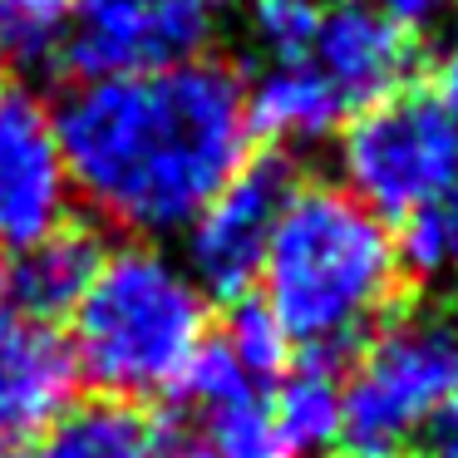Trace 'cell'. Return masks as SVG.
Segmentation results:
<instances>
[{
  "label": "cell",
  "instance_id": "cell-19",
  "mask_svg": "<svg viewBox=\"0 0 458 458\" xmlns=\"http://www.w3.org/2000/svg\"><path fill=\"white\" fill-rule=\"evenodd\" d=\"M217 340H222V345H227L232 355H237L267 389L276 385V375L291 365V355H296V350H291V340L281 335V326L267 316V306H261V301H237L227 330H217Z\"/></svg>",
  "mask_w": 458,
  "mask_h": 458
},
{
  "label": "cell",
  "instance_id": "cell-14",
  "mask_svg": "<svg viewBox=\"0 0 458 458\" xmlns=\"http://www.w3.org/2000/svg\"><path fill=\"white\" fill-rule=\"evenodd\" d=\"M267 409L276 419L281 438L291 454H326L340 434H345V399H340V369L326 355H306L296 365L291 360L267 389Z\"/></svg>",
  "mask_w": 458,
  "mask_h": 458
},
{
  "label": "cell",
  "instance_id": "cell-7",
  "mask_svg": "<svg viewBox=\"0 0 458 458\" xmlns=\"http://www.w3.org/2000/svg\"><path fill=\"white\" fill-rule=\"evenodd\" d=\"M291 173L281 163H242V173L182 227V267L202 286V296L247 301L267 261L276 217L291 198Z\"/></svg>",
  "mask_w": 458,
  "mask_h": 458
},
{
  "label": "cell",
  "instance_id": "cell-25",
  "mask_svg": "<svg viewBox=\"0 0 458 458\" xmlns=\"http://www.w3.org/2000/svg\"><path fill=\"white\" fill-rule=\"evenodd\" d=\"M80 5H114V0H74V11H80Z\"/></svg>",
  "mask_w": 458,
  "mask_h": 458
},
{
  "label": "cell",
  "instance_id": "cell-17",
  "mask_svg": "<svg viewBox=\"0 0 458 458\" xmlns=\"http://www.w3.org/2000/svg\"><path fill=\"white\" fill-rule=\"evenodd\" d=\"M399 257H404V271L458 281V182L434 202V208H424L414 222H404Z\"/></svg>",
  "mask_w": 458,
  "mask_h": 458
},
{
  "label": "cell",
  "instance_id": "cell-15",
  "mask_svg": "<svg viewBox=\"0 0 458 458\" xmlns=\"http://www.w3.org/2000/svg\"><path fill=\"white\" fill-rule=\"evenodd\" d=\"M198 419V448L202 458H296L281 438L276 419L267 409V394L237 399V404L208 409Z\"/></svg>",
  "mask_w": 458,
  "mask_h": 458
},
{
  "label": "cell",
  "instance_id": "cell-2",
  "mask_svg": "<svg viewBox=\"0 0 458 458\" xmlns=\"http://www.w3.org/2000/svg\"><path fill=\"white\" fill-rule=\"evenodd\" d=\"M261 306L291 350L335 360L389 320L404 257L389 222L340 182H296L261 261Z\"/></svg>",
  "mask_w": 458,
  "mask_h": 458
},
{
  "label": "cell",
  "instance_id": "cell-20",
  "mask_svg": "<svg viewBox=\"0 0 458 458\" xmlns=\"http://www.w3.org/2000/svg\"><path fill=\"white\" fill-rule=\"evenodd\" d=\"M369 5H375L385 21H394L404 35H424L458 11V0H369Z\"/></svg>",
  "mask_w": 458,
  "mask_h": 458
},
{
  "label": "cell",
  "instance_id": "cell-23",
  "mask_svg": "<svg viewBox=\"0 0 458 458\" xmlns=\"http://www.w3.org/2000/svg\"><path fill=\"white\" fill-rule=\"evenodd\" d=\"M316 458H399V454H365V448H326V454H316Z\"/></svg>",
  "mask_w": 458,
  "mask_h": 458
},
{
  "label": "cell",
  "instance_id": "cell-3",
  "mask_svg": "<svg viewBox=\"0 0 458 458\" xmlns=\"http://www.w3.org/2000/svg\"><path fill=\"white\" fill-rule=\"evenodd\" d=\"M212 335V301L173 251L123 242L104 251L89 291L70 310L74 379L99 399L143 404L178 394L192 355Z\"/></svg>",
  "mask_w": 458,
  "mask_h": 458
},
{
  "label": "cell",
  "instance_id": "cell-12",
  "mask_svg": "<svg viewBox=\"0 0 458 458\" xmlns=\"http://www.w3.org/2000/svg\"><path fill=\"white\" fill-rule=\"evenodd\" d=\"M242 94H247V129L281 148H310L345 123V104L310 70V60L261 64L242 84Z\"/></svg>",
  "mask_w": 458,
  "mask_h": 458
},
{
  "label": "cell",
  "instance_id": "cell-16",
  "mask_svg": "<svg viewBox=\"0 0 458 458\" xmlns=\"http://www.w3.org/2000/svg\"><path fill=\"white\" fill-rule=\"evenodd\" d=\"M74 0H0V60L40 64L64 50Z\"/></svg>",
  "mask_w": 458,
  "mask_h": 458
},
{
  "label": "cell",
  "instance_id": "cell-26",
  "mask_svg": "<svg viewBox=\"0 0 458 458\" xmlns=\"http://www.w3.org/2000/svg\"><path fill=\"white\" fill-rule=\"evenodd\" d=\"M0 458H15V448H0Z\"/></svg>",
  "mask_w": 458,
  "mask_h": 458
},
{
  "label": "cell",
  "instance_id": "cell-1",
  "mask_svg": "<svg viewBox=\"0 0 458 458\" xmlns=\"http://www.w3.org/2000/svg\"><path fill=\"white\" fill-rule=\"evenodd\" d=\"M50 119L70 192L133 242L182 232L251 163L242 74L222 60L80 80Z\"/></svg>",
  "mask_w": 458,
  "mask_h": 458
},
{
  "label": "cell",
  "instance_id": "cell-10",
  "mask_svg": "<svg viewBox=\"0 0 458 458\" xmlns=\"http://www.w3.org/2000/svg\"><path fill=\"white\" fill-rule=\"evenodd\" d=\"M74 360L55 326L0 296V448L35 438L74 394Z\"/></svg>",
  "mask_w": 458,
  "mask_h": 458
},
{
  "label": "cell",
  "instance_id": "cell-9",
  "mask_svg": "<svg viewBox=\"0 0 458 458\" xmlns=\"http://www.w3.org/2000/svg\"><path fill=\"white\" fill-rule=\"evenodd\" d=\"M306 60L345 104V114H360L409 89L419 70V45L394 21H385L369 0H330L316 15Z\"/></svg>",
  "mask_w": 458,
  "mask_h": 458
},
{
  "label": "cell",
  "instance_id": "cell-4",
  "mask_svg": "<svg viewBox=\"0 0 458 458\" xmlns=\"http://www.w3.org/2000/svg\"><path fill=\"white\" fill-rule=\"evenodd\" d=\"M340 188L379 222H414L458 182V109L438 89H399L350 114Z\"/></svg>",
  "mask_w": 458,
  "mask_h": 458
},
{
  "label": "cell",
  "instance_id": "cell-18",
  "mask_svg": "<svg viewBox=\"0 0 458 458\" xmlns=\"http://www.w3.org/2000/svg\"><path fill=\"white\" fill-rule=\"evenodd\" d=\"M320 0H251L247 35L257 45L261 64H291L306 60L310 35H316Z\"/></svg>",
  "mask_w": 458,
  "mask_h": 458
},
{
  "label": "cell",
  "instance_id": "cell-24",
  "mask_svg": "<svg viewBox=\"0 0 458 458\" xmlns=\"http://www.w3.org/2000/svg\"><path fill=\"white\" fill-rule=\"evenodd\" d=\"M448 340H454V365H458V316L448 320Z\"/></svg>",
  "mask_w": 458,
  "mask_h": 458
},
{
  "label": "cell",
  "instance_id": "cell-6",
  "mask_svg": "<svg viewBox=\"0 0 458 458\" xmlns=\"http://www.w3.org/2000/svg\"><path fill=\"white\" fill-rule=\"evenodd\" d=\"M232 0H114L80 5L64 40V60L80 80L153 74L208 60V45L227 25Z\"/></svg>",
  "mask_w": 458,
  "mask_h": 458
},
{
  "label": "cell",
  "instance_id": "cell-21",
  "mask_svg": "<svg viewBox=\"0 0 458 458\" xmlns=\"http://www.w3.org/2000/svg\"><path fill=\"white\" fill-rule=\"evenodd\" d=\"M419 448H424V458H458V399H448L428 419V428L419 434Z\"/></svg>",
  "mask_w": 458,
  "mask_h": 458
},
{
  "label": "cell",
  "instance_id": "cell-11",
  "mask_svg": "<svg viewBox=\"0 0 458 458\" xmlns=\"http://www.w3.org/2000/svg\"><path fill=\"white\" fill-rule=\"evenodd\" d=\"M104 261V242L89 227H55L50 237L15 247L5 271H0V296L11 301L15 310L55 326L60 316H70L80 306V296L89 291L94 271Z\"/></svg>",
  "mask_w": 458,
  "mask_h": 458
},
{
  "label": "cell",
  "instance_id": "cell-13",
  "mask_svg": "<svg viewBox=\"0 0 458 458\" xmlns=\"http://www.w3.org/2000/svg\"><path fill=\"white\" fill-rule=\"evenodd\" d=\"M168 434L143 404L119 399H89V404H64L30 448L15 458H163Z\"/></svg>",
  "mask_w": 458,
  "mask_h": 458
},
{
  "label": "cell",
  "instance_id": "cell-8",
  "mask_svg": "<svg viewBox=\"0 0 458 458\" xmlns=\"http://www.w3.org/2000/svg\"><path fill=\"white\" fill-rule=\"evenodd\" d=\"M70 198L50 109L25 89H0V247H30L64 227Z\"/></svg>",
  "mask_w": 458,
  "mask_h": 458
},
{
  "label": "cell",
  "instance_id": "cell-22",
  "mask_svg": "<svg viewBox=\"0 0 458 458\" xmlns=\"http://www.w3.org/2000/svg\"><path fill=\"white\" fill-rule=\"evenodd\" d=\"M438 94L458 109V21H454V35H448L444 55H438Z\"/></svg>",
  "mask_w": 458,
  "mask_h": 458
},
{
  "label": "cell",
  "instance_id": "cell-5",
  "mask_svg": "<svg viewBox=\"0 0 458 458\" xmlns=\"http://www.w3.org/2000/svg\"><path fill=\"white\" fill-rule=\"evenodd\" d=\"M345 434L365 454H399L419 444L428 419L458 399V365L448 320L389 316L365 335V350L340 375Z\"/></svg>",
  "mask_w": 458,
  "mask_h": 458
}]
</instances>
